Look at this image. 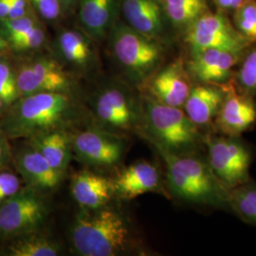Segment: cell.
Masks as SVG:
<instances>
[{
  "label": "cell",
  "instance_id": "6da1fadb",
  "mask_svg": "<svg viewBox=\"0 0 256 256\" xmlns=\"http://www.w3.org/2000/svg\"><path fill=\"white\" fill-rule=\"evenodd\" d=\"M74 106L66 92H39L14 104L2 128L10 138H32L59 130L70 120Z\"/></svg>",
  "mask_w": 256,
  "mask_h": 256
},
{
  "label": "cell",
  "instance_id": "7a4b0ae2",
  "mask_svg": "<svg viewBox=\"0 0 256 256\" xmlns=\"http://www.w3.org/2000/svg\"><path fill=\"white\" fill-rule=\"evenodd\" d=\"M167 169V183L172 194L185 202L230 206L228 188L212 172L210 164L192 156L178 155L160 149Z\"/></svg>",
  "mask_w": 256,
  "mask_h": 256
},
{
  "label": "cell",
  "instance_id": "3957f363",
  "mask_svg": "<svg viewBox=\"0 0 256 256\" xmlns=\"http://www.w3.org/2000/svg\"><path fill=\"white\" fill-rule=\"evenodd\" d=\"M70 239L74 252L79 256H118L126 250L130 232L118 210L104 206L78 214Z\"/></svg>",
  "mask_w": 256,
  "mask_h": 256
},
{
  "label": "cell",
  "instance_id": "277c9868",
  "mask_svg": "<svg viewBox=\"0 0 256 256\" xmlns=\"http://www.w3.org/2000/svg\"><path fill=\"white\" fill-rule=\"evenodd\" d=\"M144 116L147 132L158 149L184 155L198 146L200 140L198 126L180 108L147 99Z\"/></svg>",
  "mask_w": 256,
  "mask_h": 256
},
{
  "label": "cell",
  "instance_id": "5b68a950",
  "mask_svg": "<svg viewBox=\"0 0 256 256\" xmlns=\"http://www.w3.org/2000/svg\"><path fill=\"white\" fill-rule=\"evenodd\" d=\"M112 50L120 64L138 80L146 77L160 59V50L150 38L122 24L113 30Z\"/></svg>",
  "mask_w": 256,
  "mask_h": 256
},
{
  "label": "cell",
  "instance_id": "8992f818",
  "mask_svg": "<svg viewBox=\"0 0 256 256\" xmlns=\"http://www.w3.org/2000/svg\"><path fill=\"white\" fill-rule=\"evenodd\" d=\"M46 214L45 202L34 190L19 191L0 203V236H21L36 232Z\"/></svg>",
  "mask_w": 256,
  "mask_h": 256
},
{
  "label": "cell",
  "instance_id": "52a82bcc",
  "mask_svg": "<svg viewBox=\"0 0 256 256\" xmlns=\"http://www.w3.org/2000/svg\"><path fill=\"white\" fill-rule=\"evenodd\" d=\"M186 41L192 54L216 48L240 54L248 45V39L218 14H203L192 22Z\"/></svg>",
  "mask_w": 256,
  "mask_h": 256
},
{
  "label": "cell",
  "instance_id": "ba28073f",
  "mask_svg": "<svg viewBox=\"0 0 256 256\" xmlns=\"http://www.w3.org/2000/svg\"><path fill=\"white\" fill-rule=\"evenodd\" d=\"M209 164L228 189L246 182L250 154L245 146L234 138H216L207 142Z\"/></svg>",
  "mask_w": 256,
  "mask_h": 256
},
{
  "label": "cell",
  "instance_id": "9c48e42d",
  "mask_svg": "<svg viewBox=\"0 0 256 256\" xmlns=\"http://www.w3.org/2000/svg\"><path fill=\"white\" fill-rule=\"evenodd\" d=\"M70 140L77 158L92 166L111 167L118 164L124 152L122 140L97 130L82 131Z\"/></svg>",
  "mask_w": 256,
  "mask_h": 256
},
{
  "label": "cell",
  "instance_id": "30bf717a",
  "mask_svg": "<svg viewBox=\"0 0 256 256\" xmlns=\"http://www.w3.org/2000/svg\"><path fill=\"white\" fill-rule=\"evenodd\" d=\"M20 95L39 92H66L70 81L60 66L54 60L41 58L23 64L16 75Z\"/></svg>",
  "mask_w": 256,
  "mask_h": 256
},
{
  "label": "cell",
  "instance_id": "8fae6325",
  "mask_svg": "<svg viewBox=\"0 0 256 256\" xmlns=\"http://www.w3.org/2000/svg\"><path fill=\"white\" fill-rule=\"evenodd\" d=\"M94 108L97 119L108 128L129 130L137 124V111L132 100L118 88L102 90L96 100Z\"/></svg>",
  "mask_w": 256,
  "mask_h": 256
},
{
  "label": "cell",
  "instance_id": "7c38bea8",
  "mask_svg": "<svg viewBox=\"0 0 256 256\" xmlns=\"http://www.w3.org/2000/svg\"><path fill=\"white\" fill-rule=\"evenodd\" d=\"M218 128L230 136L245 132L256 120V106L248 95L230 88L218 114Z\"/></svg>",
  "mask_w": 256,
  "mask_h": 256
},
{
  "label": "cell",
  "instance_id": "4fadbf2b",
  "mask_svg": "<svg viewBox=\"0 0 256 256\" xmlns=\"http://www.w3.org/2000/svg\"><path fill=\"white\" fill-rule=\"evenodd\" d=\"M238 52L209 48L192 54L190 70L205 84H218L228 80L230 70L238 60Z\"/></svg>",
  "mask_w": 256,
  "mask_h": 256
},
{
  "label": "cell",
  "instance_id": "5bb4252c",
  "mask_svg": "<svg viewBox=\"0 0 256 256\" xmlns=\"http://www.w3.org/2000/svg\"><path fill=\"white\" fill-rule=\"evenodd\" d=\"M16 162L20 174L32 189H54L64 176L57 172L40 152L30 144L18 153Z\"/></svg>",
  "mask_w": 256,
  "mask_h": 256
},
{
  "label": "cell",
  "instance_id": "9a60e30c",
  "mask_svg": "<svg viewBox=\"0 0 256 256\" xmlns=\"http://www.w3.org/2000/svg\"><path fill=\"white\" fill-rule=\"evenodd\" d=\"M70 190L74 200L86 210L106 206L115 192L112 182L90 171L74 174Z\"/></svg>",
  "mask_w": 256,
  "mask_h": 256
},
{
  "label": "cell",
  "instance_id": "2e32d148",
  "mask_svg": "<svg viewBox=\"0 0 256 256\" xmlns=\"http://www.w3.org/2000/svg\"><path fill=\"white\" fill-rule=\"evenodd\" d=\"M160 176L155 165L140 162L129 165L113 182L114 191L124 200H133L158 189Z\"/></svg>",
  "mask_w": 256,
  "mask_h": 256
},
{
  "label": "cell",
  "instance_id": "e0dca14e",
  "mask_svg": "<svg viewBox=\"0 0 256 256\" xmlns=\"http://www.w3.org/2000/svg\"><path fill=\"white\" fill-rule=\"evenodd\" d=\"M191 90L180 62L167 66L156 74L151 84V92L155 100L174 108L184 106Z\"/></svg>",
  "mask_w": 256,
  "mask_h": 256
},
{
  "label": "cell",
  "instance_id": "ac0fdd59",
  "mask_svg": "<svg viewBox=\"0 0 256 256\" xmlns=\"http://www.w3.org/2000/svg\"><path fill=\"white\" fill-rule=\"evenodd\" d=\"M225 92L212 86H198L191 90L183 108L196 126L208 124L220 112Z\"/></svg>",
  "mask_w": 256,
  "mask_h": 256
},
{
  "label": "cell",
  "instance_id": "d6986e66",
  "mask_svg": "<svg viewBox=\"0 0 256 256\" xmlns=\"http://www.w3.org/2000/svg\"><path fill=\"white\" fill-rule=\"evenodd\" d=\"M122 8L130 27L148 38L162 32L160 7L156 0H122Z\"/></svg>",
  "mask_w": 256,
  "mask_h": 256
},
{
  "label": "cell",
  "instance_id": "ffe728a7",
  "mask_svg": "<svg viewBox=\"0 0 256 256\" xmlns=\"http://www.w3.org/2000/svg\"><path fill=\"white\" fill-rule=\"evenodd\" d=\"M30 146L39 151L57 172L64 174L72 156V140L64 132L59 129L32 138Z\"/></svg>",
  "mask_w": 256,
  "mask_h": 256
},
{
  "label": "cell",
  "instance_id": "44dd1931",
  "mask_svg": "<svg viewBox=\"0 0 256 256\" xmlns=\"http://www.w3.org/2000/svg\"><path fill=\"white\" fill-rule=\"evenodd\" d=\"M114 0H82L80 19L84 28L94 37H102L110 27Z\"/></svg>",
  "mask_w": 256,
  "mask_h": 256
},
{
  "label": "cell",
  "instance_id": "7402d4cb",
  "mask_svg": "<svg viewBox=\"0 0 256 256\" xmlns=\"http://www.w3.org/2000/svg\"><path fill=\"white\" fill-rule=\"evenodd\" d=\"M8 247L12 256H56L60 254V246L52 239L34 232L19 236Z\"/></svg>",
  "mask_w": 256,
  "mask_h": 256
},
{
  "label": "cell",
  "instance_id": "603a6c76",
  "mask_svg": "<svg viewBox=\"0 0 256 256\" xmlns=\"http://www.w3.org/2000/svg\"><path fill=\"white\" fill-rule=\"evenodd\" d=\"M168 18L176 25H186L205 14L206 0H164Z\"/></svg>",
  "mask_w": 256,
  "mask_h": 256
},
{
  "label": "cell",
  "instance_id": "cb8c5ba5",
  "mask_svg": "<svg viewBox=\"0 0 256 256\" xmlns=\"http://www.w3.org/2000/svg\"><path fill=\"white\" fill-rule=\"evenodd\" d=\"M59 46L62 54L72 64L82 66L90 59L92 50L88 42L76 32H64L59 38Z\"/></svg>",
  "mask_w": 256,
  "mask_h": 256
},
{
  "label": "cell",
  "instance_id": "d4e9b609",
  "mask_svg": "<svg viewBox=\"0 0 256 256\" xmlns=\"http://www.w3.org/2000/svg\"><path fill=\"white\" fill-rule=\"evenodd\" d=\"M230 204L241 218L256 226V185L243 183L232 188Z\"/></svg>",
  "mask_w": 256,
  "mask_h": 256
},
{
  "label": "cell",
  "instance_id": "484cf974",
  "mask_svg": "<svg viewBox=\"0 0 256 256\" xmlns=\"http://www.w3.org/2000/svg\"><path fill=\"white\" fill-rule=\"evenodd\" d=\"M16 75L9 64L0 61V98L5 104H10L18 98Z\"/></svg>",
  "mask_w": 256,
  "mask_h": 256
},
{
  "label": "cell",
  "instance_id": "4316f807",
  "mask_svg": "<svg viewBox=\"0 0 256 256\" xmlns=\"http://www.w3.org/2000/svg\"><path fill=\"white\" fill-rule=\"evenodd\" d=\"M10 41L14 48L18 50H36L42 46V44L44 43L45 34L42 28L34 26L30 30H28L26 34L16 38H14Z\"/></svg>",
  "mask_w": 256,
  "mask_h": 256
},
{
  "label": "cell",
  "instance_id": "83f0119b",
  "mask_svg": "<svg viewBox=\"0 0 256 256\" xmlns=\"http://www.w3.org/2000/svg\"><path fill=\"white\" fill-rule=\"evenodd\" d=\"M239 81L248 92H256V50L245 59L239 72Z\"/></svg>",
  "mask_w": 256,
  "mask_h": 256
},
{
  "label": "cell",
  "instance_id": "f1b7e54d",
  "mask_svg": "<svg viewBox=\"0 0 256 256\" xmlns=\"http://www.w3.org/2000/svg\"><path fill=\"white\" fill-rule=\"evenodd\" d=\"M18 176L12 172H0V203L5 202L20 191Z\"/></svg>",
  "mask_w": 256,
  "mask_h": 256
},
{
  "label": "cell",
  "instance_id": "f546056e",
  "mask_svg": "<svg viewBox=\"0 0 256 256\" xmlns=\"http://www.w3.org/2000/svg\"><path fill=\"white\" fill-rule=\"evenodd\" d=\"M5 26L9 34V39L12 40L26 34L28 30L34 27L36 24L32 19L24 16L19 18L8 19L5 22Z\"/></svg>",
  "mask_w": 256,
  "mask_h": 256
},
{
  "label": "cell",
  "instance_id": "4dcf8cb0",
  "mask_svg": "<svg viewBox=\"0 0 256 256\" xmlns=\"http://www.w3.org/2000/svg\"><path fill=\"white\" fill-rule=\"evenodd\" d=\"M39 14L48 20L57 18L60 14V0H32Z\"/></svg>",
  "mask_w": 256,
  "mask_h": 256
},
{
  "label": "cell",
  "instance_id": "1f68e13d",
  "mask_svg": "<svg viewBox=\"0 0 256 256\" xmlns=\"http://www.w3.org/2000/svg\"><path fill=\"white\" fill-rule=\"evenodd\" d=\"M236 22L238 30L247 38L248 40H256V23L247 19L236 16Z\"/></svg>",
  "mask_w": 256,
  "mask_h": 256
},
{
  "label": "cell",
  "instance_id": "d6a6232c",
  "mask_svg": "<svg viewBox=\"0 0 256 256\" xmlns=\"http://www.w3.org/2000/svg\"><path fill=\"white\" fill-rule=\"evenodd\" d=\"M26 12V0H12V6L8 14V19L22 18Z\"/></svg>",
  "mask_w": 256,
  "mask_h": 256
},
{
  "label": "cell",
  "instance_id": "836d02e7",
  "mask_svg": "<svg viewBox=\"0 0 256 256\" xmlns=\"http://www.w3.org/2000/svg\"><path fill=\"white\" fill-rule=\"evenodd\" d=\"M9 158V150L5 140L0 137V166L5 164Z\"/></svg>",
  "mask_w": 256,
  "mask_h": 256
},
{
  "label": "cell",
  "instance_id": "e575fe53",
  "mask_svg": "<svg viewBox=\"0 0 256 256\" xmlns=\"http://www.w3.org/2000/svg\"><path fill=\"white\" fill-rule=\"evenodd\" d=\"M12 6V0H0V18L8 16Z\"/></svg>",
  "mask_w": 256,
  "mask_h": 256
},
{
  "label": "cell",
  "instance_id": "d590c367",
  "mask_svg": "<svg viewBox=\"0 0 256 256\" xmlns=\"http://www.w3.org/2000/svg\"><path fill=\"white\" fill-rule=\"evenodd\" d=\"M216 2L223 9H230V0H216Z\"/></svg>",
  "mask_w": 256,
  "mask_h": 256
},
{
  "label": "cell",
  "instance_id": "8d00e7d4",
  "mask_svg": "<svg viewBox=\"0 0 256 256\" xmlns=\"http://www.w3.org/2000/svg\"><path fill=\"white\" fill-rule=\"evenodd\" d=\"M244 0H230V9H238Z\"/></svg>",
  "mask_w": 256,
  "mask_h": 256
},
{
  "label": "cell",
  "instance_id": "74e56055",
  "mask_svg": "<svg viewBox=\"0 0 256 256\" xmlns=\"http://www.w3.org/2000/svg\"><path fill=\"white\" fill-rule=\"evenodd\" d=\"M6 46V43L3 41V39L0 37V52L5 48Z\"/></svg>",
  "mask_w": 256,
  "mask_h": 256
},
{
  "label": "cell",
  "instance_id": "f35d334b",
  "mask_svg": "<svg viewBox=\"0 0 256 256\" xmlns=\"http://www.w3.org/2000/svg\"><path fill=\"white\" fill-rule=\"evenodd\" d=\"M3 104H4V102L2 101L1 98H0V111H1L2 108H3Z\"/></svg>",
  "mask_w": 256,
  "mask_h": 256
},
{
  "label": "cell",
  "instance_id": "ab89813d",
  "mask_svg": "<svg viewBox=\"0 0 256 256\" xmlns=\"http://www.w3.org/2000/svg\"><path fill=\"white\" fill-rule=\"evenodd\" d=\"M61 1H63V2H68V1H70V0H61Z\"/></svg>",
  "mask_w": 256,
  "mask_h": 256
}]
</instances>
